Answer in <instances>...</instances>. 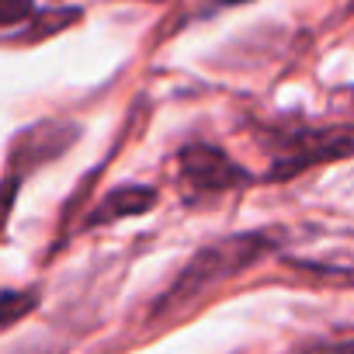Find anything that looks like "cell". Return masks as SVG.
Listing matches in <instances>:
<instances>
[{"label": "cell", "mask_w": 354, "mask_h": 354, "mask_svg": "<svg viewBox=\"0 0 354 354\" xmlns=\"http://www.w3.org/2000/svg\"><path fill=\"white\" fill-rule=\"evenodd\" d=\"M274 250V233L271 230H250V233H230L209 247H202L177 278L167 285V292L153 302V319L177 316L192 309L198 299H205L216 285L250 271L257 261H264Z\"/></svg>", "instance_id": "1"}, {"label": "cell", "mask_w": 354, "mask_h": 354, "mask_svg": "<svg viewBox=\"0 0 354 354\" xmlns=\"http://www.w3.org/2000/svg\"><path fill=\"white\" fill-rule=\"evenodd\" d=\"M254 177L216 142H185L177 153V185L188 205H205L226 192H240Z\"/></svg>", "instance_id": "2"}, {"label": "cell", "mask_w": 354, "mask_h": 354, "mask_svg": "<svg viewBox=\"0 0 354 354\" xmlns=\"http://www.w3.org/2000/svg\"><path fill=\"white\" fill-rule=\"evenodd\" d=\"M274 156L268 167V181H292L295 174L316 167V163H330V160H347L351 156V129L337 125V129H292V132H274Z\"/></svg>", "instance_id": "3"}, {"label": "cell", "mask_w": 354, "mask_h": 354, "mask_svg": "<svg viewBox=\"0 0 354 354\" xmlns=\"http://www.w3.org/2000/svg\"><path fill=\"white\" fill-rule=\"evenodd\" d=\"M80 139V125L70 118H42L28 129H21L11 142L8 153V174L25 181L28 174H35L39 167H49L53 160H59L73 142Z\"/></svg>", "instance_id": "4"}, {"label": "cell", "mask_w": 354, "mask_h": 354, "mask_svg": "<svg viewBox=\"0 0 354 354\" xmlns=\"http://www.w3.org/2000/svg\"><path fill=\"white\" fill-rule=\"evenodd\" d=\"M156 198L160 195L149 185H118L97 198V205L84 216L80 230H97V226H111V223L129 219V216H142L156 205Z\"/></svg>", "instance_id": "5"}, {"label": "cell", "mask_w": 354, "mask_h": 354, "mask_svg": "<svg viewBox=\"0 0 354 354\" xmlns=\"http://www.w3.org/2000/svg\"><path fill=\"white\" fill-rule=\"evenodd\" d=\"M84 18V11L80 8H53V11H35L28 21H21V25H15V28H21V32H11V35H4L8 42H39V39H49V35H59V32H66L73 21H80Z\"/></svg>", "instance_id": "6"}, {"label": "cell", "mask_w": 354, "mask_h": 354, "mask_svg": "<svg viewBox=\"0 0 354 354\" xmlns=\"http://www.w3.org/2000/svg\"><path fill=\"white\" fill-rule=\"evenodd\" d=\"M35 306H39V292L35 288H4L0 292V330L15 326Z\"/></svg>", "instance_id": "7"}, {"label": "cell", "mask_w": 354, "mask_h": 354, "mask_svg": "<svg viewBox=\"0 0 354 354\" xmlns=\"http://www.w3.org/2000/svg\"><path fill=\"white\" fill-rule=\"evenodd\" d=\"M39 11L35 0H0V28H15Z\"/></svg>", "instance_id": "8"}, {"label": "cell", "mask_w": 354, "mask_h": 354, "mask_svg": "<svg viewBox=\"0 0 354 354\" xmlns=\"http://www.w3.org/2000/svg\"><path fill=\"white\" fill-rule=\"evenodd\" d=\"M18 192H21V181L8 174L4 181H0V236H4V230H8V219H11V212H15Z\"/></svg>", "instance_id": "9"}, {"label": "cell", "mask_w": 354, "mask_h": 354, "mask_svg": "<svg viewBox=\"0 0 354 354\" xmlns=\"http://www.w3.org/2000/svg\"><path fill=\"white\" fill-rule=\"evenodd\" d=\"M236 4H250V0H209L198 15L205 18V15H212V11H226V8H236Z\"/></svg>", "instance_id": "10"}]
</instances>
